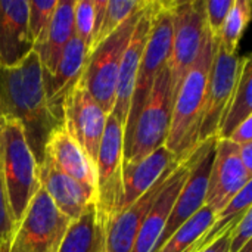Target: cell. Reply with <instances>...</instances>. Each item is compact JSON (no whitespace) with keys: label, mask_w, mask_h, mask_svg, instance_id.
Here are the masks:
<instances>
[{"label":"cell","mask_w":252,"mask_h":252,"mask_svg":"<svg viewBox=\"0 0 252 252\" xmlns=\"http://www.w3.org/2000/svg\"><path fill=\"white\" fill-rule=\"evenodd\" d=\"M0 102L4 120H13L22 127L25 140L40 165L50 134L62 123L47 103L43 71L34 50L19 65L0 68Z\"/></svg>","instance_id":"obj_1"},{"label":"cell","mask_w":252,"mask_h":252,"mask_svg":"<svg viewBox=\"0 0 252 252\" xmlns=\"http://www.w3.org/2000/svg\"><path fill=\"white\" fill-rule=\"evenodd\" d=\"M216 43L205 34L199 53L189 68L173 100L171 123L165 146L177 157H183L199 145V130L204 117L207 86Z\"/></svg>","instance_id":"obj_2"},{"label":"cell","mask_w":252,"mask_h":252,"mask_svg":"<svg viewBox=\"0 0 252 252\" xmlns=\"http://www.w3.org/2000/svg\"><path fill=\"white\" fill-rule=\"evenodd\" d=\"M0 167L9 205L18 224L41 185L38 164L25 140L22 127L13 120H7L0 128Z\"/></svg>","instance_id":"obj_3"},{"label":"cell","mask_w":252,"mask_h":252,"mask_svg":"<svg viewBox=\"0 0 252 252\" xmlns=\"http://www.w3.org/2000/svg\"><path fill=\"white\" fill-rule=\"evenodd\" d=\"M173 43V0H157L149 37L140 59L136 87L133 92L128 118L124 127V149L127 148L134 121L145 106L152 86L161 71L168 66Z\"/></svg>","instance_id":"obj_4"},{"label":"cell","mask_w":252,"mask_h":252,"mask_svg":"<svg viewBox=\"0 0 252 252\" xmlns=\"http://www.w3.org/2000/svg\"><path fill=\"white\" fill-rule=\"evenodd\" d=\"M148 4L143 9L134 12L126 22L118 27V30L105 38L93 52H90L84 72L81 75L87 90L102 106L108 117L112 114L115 103L117 80L124 50L136 28V24L139 22Z\"/></svg>","instance_id":"obj_5"},{"label":"cell","mask_w":252,"mask_h":252,"mask_svg":"<svg viewBox=\"0 0 252 252\" xmlns=\"http://www.w3.org/2000/svg\"><path fill=\"white\" fill-rule=\"evenodd\" d=\"M173 111V89L168 66L157 77L149 97L139 112L130 142L124 149V165L146 158L159 146L165 145Z\"/></svg>","instance_id":"obj_6"},{"label":"cell","mask_w":252,"mask_h":252,"mask_svg":"<svg viewBox=\"0 0 252 252\" xmlns=\"http://www.w3.org/2000/svg\"><path fill=\"white\" fill-rule=\"evenodd\" d=\"M69 221L40 188L15 227L9 251L58 252Z\"/></svg>","instance_id":"obj_7"},{"label":"cell","mask_w":252,"mask_h":252,"mask_svg":"<svg viewBox=\"0 0 252 252\" xmlns=\"http://www.w3.org/2000/svg\"><path fill=\"white\" fill-rule=\"evenodd\" d=\"M123 164H124V128L111 114L106 120L102 142L96 158V210L108 226L117 214L123 193Z\"/></svg>","instance_id":"obj_8"},{"label":"cell","mask_w":252,"mask_h":252,"mask_svg":"<svg viewBox=\"0 0 252 252\" xmlns=\"http://www.w3.org/2000/svg\"><path fill=\"white\" fill-rule=\"evenodd\" d=\"M204 1L205 0H173V43L168 62L173 100L208 32Z\"/></svg>","instance_id":"obj_9"},{"label":"cell","mask_w":252,"mask_h":252,"mask_svg":"<svg viewBox=\"0 0 252 252\" xmlns=\"http://www.w3.org/2000/svg\"><path fill=\"white\" fill-rule=\"evenodd\" d=\"M108 115L93 99L83 78L69 90L62 103V126L94 165Z\"/></svg>","instance_id":"obj_10"},{"label":"cell","mask_w":252,"mask_h":252,"mask_svg":"<svg viewBox=\"0 0 252 252\" xmlns=\"http://www.w3.org/2000/svg\"><path fill=\"white\" fill-rule=\"evenodd\" d=\"M239 62L241 58L238 53H229L216 43L207 86L204 117L199 130V143L210 137H217L223 114L236 84Z\"/></svg>","instance_id":"obj_11"},{"label":"cell","mask_w":252,"mask_h":252,"mask_svg":"<svg viewBox=\"0 0 252 252\" xmlns=\"http://www.w3.org/2000/svg\"><path fill=\"white\" fill-rule=\"evenodd\" d=\"M251 179L252 174L241 162L239 146L229 139H217L205 205L217 216L244 189V186L251 182Z\"/></svg>","instance_id":"obj_12"},{"label":"cell","mask_w":252,"mask_h":252,"mask_svg":"<svg viewBox=\"0 0 252 252\" xmlns=\"http://www.w3.org/2000/svg\"><path fill=\"white\" fill-rule=\"evenodd\" d=\"M198 148V146H196ZM196 148L186 155L180 157L177 167L173 170L170 177L167 179L161 193L158 195L157 201L154 202L152 208L149 210L133 245L131 252H152L157 242L159 241L164 227L170 219L171 210L180 195L195 161Z\"/></svg>","instance_id":"obj_13"},{"label":"cell","mask_w":252,"mask_h":252,"mask_svg":"<svg viewBox=\"0 0 252 252\" xmlns=\"http://www.w3.org/2000/svg\"><path fill=\"white\" fill-rule=\"evenodd\" d=\"M155 3H157V0L149 1L148 7L142 13L139 22L136 24V28L130 37V41L124 50V55H123L118 80H117L115 103H114V109H112V115L121 123L123 128L126 127V123L128 118V111H130L133 92L136 87L140 59H142V55H143V50H145V46H146V41L149 37L151 25H152Z\"/></svg>","instance_id":"obj_14"},{"label":"cell","mask_w":252,"mask_h":252,"mask_svg":"<svg viewBox=\"0 0 252 252\" xmlns=\"http://www.w3.org/2000/svg\"><path fill=\"white\" fill-rule=\"evenodd\" d=\"M180 158H177L155 182V185L146 190L140 198H137L130 207L124 211L114 216L108 226H106V241H105V252H131L136 236L152 208L154 202L157 201L158 195L161 193L167 179L177 167Z\"/></svg>","instance_id":"obj_15"},{"label":"cell","mask_w":252,"mask_h":252,"mask_svg":"<svg viewBox=\"0 0 252 252\" xmlns=\"http://www.w3.org/2000/svg\"><path fill=\"white\" fill-rule=\"evenodd\" d=\"M32 50L28 0H0V68L19 65Z\"/></svg>","instance_id":"obj_16"},{"label":"cell","mask_w":252,"mask_h":252,"mask_svg":"<svg viewBox=\"0 0 252 252\" xmlns=\"http://www.w3.org/2000/svg\"><path fill=\"white\" fill-rule=\"evenodd\" d=\"M89 46L75 35L62 52L53 72L44 78V92L53 115L62 123V103L74 84L81 78L87 59Z\"/></svg>","instance_id":"obj_17"},{"label":"cell","mask_w":252,"mask_h":252,"mask_svg":"<svg viewBox=\"0 0 252 252\" xmlns=\"http://www.w3.org/2000/svg\"><path fill=\"white\" fill-rule=\"evenodd\" d=\"M38 177L41 188L50 196L56 208L69 220L77 219L96 201V193L92 189L62 173L46 157L38 165Z\"/></svg>","instance_id":"obj_18"},{"label":"cell","mask_w":252,"mask_h":252,"mask_svg":"<svg viewBox=\"0 0 252 252\" xmlns=\"http://www.w3.org/2000/svg\"><path fill=\"white\" fill-rule=\"evenodd\" d=\"M176 159L177 157L162 145L139 162L123 164V193L117 214L124 211L146 190H149Z\"/></svg>","instance_id":"obj_19"},{"label":"cell","mask_w":252,"mask_h":252,"mask_svg":"<svg viewBox=\"0 0 252 252\" xmlns=\"http://www.w3.org/2000/svg\"><path fill=\"white\" fill-rule=\"evenodd\" d=\"M44 157L62 173L96 193V168L63 126L50 134L44 148Z\"/></svg>","instance_id":"obj_20"},{"label":"cell","mask_w":252,"mask_h":252,"mask_svg":"<svg viewBox=\"0 0 252 252\" xmlns=\"http://www.w3.org/2000/svg\"><path fill=\"white\" fill-rule=\"evenodd\" d=\"M74 1L75 0H58L44 40L34 49L41 65L43 80L53 72L62 52L74 37Z\"/></svg>","instance_id":"obj_21"},{"label":"cell","mask_w":252,"mask_h":252,"mask_svg":"<svg viewBox=\"0 0 252 252\" xmlns=\"http://www.w3.org/2000/svg\"><path fill=\"white\" fill-rule=\"evenodd\" d=\"M105 241L106 226L93 202L69 221L58 252H105Z\"/></svg>","instance_id":"obj_22"},{"label":"cell","mask_w":252,"mask_h":252,"mask_svg":"<svg viewBox=\"0 0 252 252\" xmlns=\"http://www.w3.org/2000/svg\"><path fill=\"white\" fill-rule=\"evenodd\" d=\"M252 61L250 56L241 58L239 72L233 93L223 114L217 139H227L230 133L247 118L252 117Z\"/></svg>","instance_id":"obj_23"},{"label":"cell","mask_w":252,"mask_h":252,"mask_svg":"<svg viewBox=\"0 0 252 252\" xmlns=\"http://www.w3.org/2000/svg\"><path fill=\"white\" fill-rule=\"evenodd\" d=\"M214 220H216L214 211L207 205H204L183 226H180L170 236L168 241H165L154 252H185L211 227Z\"/></svg>","instance_id":"obj_24"},{"label":"cell","mask_w":252,"mask_h":252,"mask_svg":"<svg viewBox=\"0 0 252 252\" xmlns=\"http://www.w3.org/2000/svg\"><path fill=\"white\" fill-rule=\"evenodd\" d=\"M251 1L233 0V4L220 28L219 37L214 43L229 53H236L241 37L244 35L251 21Z\"/></svg>","instance_id":"obj_25"},{"label":"cell","mask_w":252,"mask_h":252,"mask_svg":"<svg viewBox=\"0 0 252 252\" xmlns=\"http://www.w3.org/2000/svg\"><path fill=\"white\" fill-rule=\"evenodd\" d=\"M148 3L149 0H109L105 9L102 27L90 46V52H93L105 38L118 30L123 22H126L134 12L143 9Z\"/></svg>","instance_id":"obj_26"},{"label":"cell","mask_w":252,"mask_h":252,"mask_svg":"<svg viewBox=\"0 0 252 252\" xmlns=\"http://www.w3.org/2000/svg\"><path fill=\"white\" fill-rule=\"evenodd\" d=\"M56 4L58 0H28V28L34 41V49L44 40Z\"/></svg>","instance_id":"obj_27"},{"label":"cell","mask_w":252,"mask_h":252,"mask_svg":"<svg viewBox=\"0 0 252 252\" xmlns=\"http://www.w3.org/2000/svg\"><path fill=\"white\" fill-rule=\"evenodd\" d=\"M94 24V1L75 0L74 1V35L86 43L90 49ZM90 52V50H89Z\"/></svg>","instance_id":"obj_28"},{"label":"cell","mask_w":252,"mask_h":252,"mask_svg":"<svg viewBox=\"0 0 252 252\" xmlns=\"http://www.w3.org/2000/svg\"><path fill=\"white\" fill-rule=\"evenodd\" d=\"M232 4H233V0H207V1H204L207 28L214 41L219 37L220 28H221Z\"/></svg>","instance_id":"obj_29"},{"label":"cell","mask_w":252,"mask_h":252,"mask_svg":"<svg viewBox=\"0 0 252 252\" xmlns=\"http://www.w3.org/2000/svg\"><path fill=\"white\" fill-rule=\"evenodd\" d=\"M16 227V221L13 219L7 193H6V186L4 180L1 176V167H0V242H7L12 239L13 232Z\"/></svg>","instance_id":"obj_30"},{"label":"cell","mask_w":252,"mask_h":252,"mask_svg":"<svg viewBox=\"0 0 252 252\" xmlns=\"http://www.w3.org/2000/svg\"><path fill=\"white\" fill-rule=\"evenodd\" d=\"M252 236V210L250 208L241 221L230 232V247L229 252H239L247 244L251 242Z\"/></svg>","instance_id":"obj_31"},{"label":"cell","mask_w":252,"mask_h":252,"mask_svg":"<svg viewBox=\"0 0 252 252\" xmlns=\"http://www.w3.org/2000/svg\"><path fill=\"white\" fill-rule=\"evenodd\" d=\"M232 143L242 146L247 143H252V117L247 118L244 123H241L227 137Z\"/></svg>","instance_id":"obj_32"},{"label":"cell","mask_w":252,"mask_h":252,"mask_svg":"<svg viewBox=\"0 0 252 252\" xmlns=\"http://www.w3.org/2000/svg\"><path fill=\"white\" fill-rule=\"evenodd\" d=\"M230 232L224 233L223 236H220L216 242H213L207 250L202 252H229V247H230Z\"/></svg>","instance_id":"obj_33"},{"label":"cell","mask_w":252,"mask_h":252,"mask_svg":"<svg viewBox=\"0 0 252 252\" xmlns=\"http://www.w3.org/2000/svg\"><path fill=\"white\" fill-rule=\"evenodd\" d=\"M239 158L245 170L252 174V143H247L239 146Z\"/></svg>","instance_id":"obj_34"},{"label":"cell","mask_w":252,"mask_h":252,"mask_svg":"<svg viewBox=\"0 0 252 252\" xmlns=\"http://www.w3.org/2000/svg\"><path fill=\"white\" fill-rule=\"evenodd\" d=\"M0 252H10L9 251V241L7 242H0Z\"/></svg>","instance_id":"obj_35"},{"label":"cell","mask_w":252,"mask_h":252,"mask_svg":"<svg viewBox=\"0 0 252 252\" xmlns=\"http://www.w3.org/2000/svg\"><path fill=\"white\" fill-rule=\"evenodd\" d=\"M6 123L4 117H3V111H1V102H0V128L3 127V124Z\"/></svg>","instance_id":"obj_36"},{"label":"cell","mask_w":252,"mask_h":252,"mask_svg":"<svg viewBox=\"0 0 252 252\" xmlns=\"http://www.w3.org/2000/svg\"><path fill=\"white\" fill-rule=\"evenodd\" d=\"M239 252H252L251 242H250V244H247V245H245V247H244V248H242Z\"/></svg>","instance_id":"obj_37"}]
</instances>
